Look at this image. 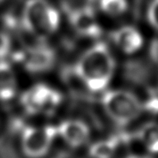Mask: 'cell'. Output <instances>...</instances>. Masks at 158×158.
Here are the masks:
<instances>
[{
    "instance_id": "obj_1",
    "label": "cell",
    "mask_w": 158,
    "mask_h": 158,
    "mask_svg": "<svg viewBox=\"0 0 158 158\" xmlns=\"http://www.w3.org/2000/svg\"><path fill=\"white\" fill-rule=\"evenodd\" d=\"M115 61L105 43L99 42L82 54L74 66V72L91 92L103 91L109 84Z\"/></svg>"
},
{
    "instance_id": "obj_2",
    "label": "cell",
    "mask_w": 158,
    "mask_h": 158,
    "mask_svg": "<svg viewBox=\"0 0 158 158\" xmlns=\"http://www.w3.org/2000/svg\"><path fill=\"white\" fill-rule=\"evenodd\" d=\"M22 26L30 35L45 40L60 25L59 12L47 0H26L21 15Z\"/></svg>"
},
{
    "instance_id": "obj_3",
    "label": "cell",
    "mask_w": 158,
    "mask_h": 158,
    "mask_svg": "<svg viewBox=\"0 0 158 158\" xmlns=\"http://www.w3.org/2000/svg\"><path fill=\"white\" fill-rule=\"evenodd\" d=\"M102 106L112 121L120 126L127 125L140 115L142 102L137 95L127 90H110L102 96Z\"/></svg>"
},
{
    "instance_id": "obj_4",
    "label": "cell",
    "mask_w": 158,
    "mask_h": 158,
    "mask_svg": "<svg viewBox=\"0 0 158 158\" xmlns=\"http://www.w3.org/2000/svg\"><path fill=\"white\" fill-rule=\"evenodd\" d=\"M20 102L28 114L50 115L60 106L62 95L48 84L36 83L22 93Z\"/></svg>"
},
{
    "instance_id": "obj_5",
    "label": "cell",
    "mask_w": 158,
    "mask_h": 158,
    "mask_svg": "<svg viewBox=\"0 0 158 158\" xmlns=\"http://www.w3.org/2000/svg\"><path fill=\"white\" fill-rule=\"evenodd\" d=\"M58 136L57 127L51 125L29 126L21 134V150L27 158H43L48 154Z\"/></svg>"
},
{
    "instance_id": "obj_6",
    "label": "cell",
    "mask_w": 158,
    "mask_h": 158,
    "mask_svg": "<svg viewBox=\"0 0 158 158\" xmlns=\"http://www.w3.org/2000/svg\"><path fill=\"white\" fill-rule=\"evenodd\" d=\"M19 60L28 72L43 73L53 67L56 55L51 47L39 44L26 48L21 53Z\"/></svg>"
},
{
    "instance_id": "obj_7",
    "label": "cell",
    "mask_w": 158,
    "mask_h": 158,
    "mask_svg": "<svg viewBox=\"0 0 158 158\" xmlns=\"http://www.w3.org/2000/svg\"><path fill=\"white\" fill-rule=\"evenodd\" d=\"M56 127L58 136L72 148L81 147L90 139V128L81 120L67 119Z\"/></svg>"
},
{
    "instance_id": "obj_8",
    "label": "cell",
    "mask_w": 158,
    "mask_h": 158,
    "mask_svg": "<svg viewBox=\"0 0 158 158\" xmlns=\"http://www.w3.org/2000/svg\"><path fill=\"white\" fill-rule=\"evenodd\" d=\"M70 22L78 34L86 37H98L101 28L95 17L93 7L86 5L77 8L70 14Z\"/></svg>"
},
{
    "instance_id": "obj_9",
    "label": "cell",
    "mask_w": 158,
    "mask_h": 158,
    "mask_svg": "<svg viewBox=\"0 0 158 158\" xmlns=\"http://www.w3.org/2000/svg\"><path fill=\"white\" fill-rule=\"evenodd\" d=\"M110 37L114 44L126 54H133L143 45L141 33L133 26H123L112 31Z\"/></svg>"
},
{
    "instance_id": "obj_10",
    "label": "cell",
    "mask_w": 158,
    "mask_h": 158,
    "mask_svg": "<svg viewBox=\"0 0 158 158\" xmlns=\"http://www.w3.org/2000/svg\"><path fill=\"white\" fill-rule=\"evenodd\" d=\"M18 82L14 69L7 62L0 61V101H10L17 94Z\"/></svg>"
},
{
    "instance_id": "obj_11",
    "label": "cell",
    "mask_w": 158,
    "mask_h": 158,
    "mask_svg": "<svg viewBox=\"0 0 158 158\" xmlns=\"http://www.w3.org/2000/svg\"><path fill=\"white\" fill-rule=\"evenodd\" d=\"M119 135H114L108 139L99 140L90 145L88 154L91 158H113L117 148L121 145Z\"/></svg>"
},
{
    "instance_id": "obj_12",
    "label": "cell",
    "mask_w": 158,
    "mask_h": 158,
    "mask_svg": "<svg viewBox=\"0 0 158 158\" xmlns=\"http://www.w3.org/2000/svg\"><path fill=\"white\" fill-rule=\"evenodd\" d=\"M135 138L151 153H158V123L147 122L135 132Z\"/></svg>"
},
{
    "instance_id": "obj_13",
    "label": "cell",
    "mask_w": 158,
    "mask_h": 158,
    "mask_svg": "<svg viewBox=\"0 0 158 158\" xmlns=\"http://www.w3.org/2000/svg\"><path fill=\"white\" fill-rule=\"evenodd\" d=\"M125 76L131 82L140 84L149 76L148 67L140 61H129L125 66Z\"/></svg>"
},
{
    "instance_id": "obj_14",
    "label": "cell",
    "mask_w": 158,
    "mask_h": 158,
    "mask_svg": "<svg viewBox=\"0 0 158 158\" xmlns=\"http://www.w3.org/2000/svg\"><path fill=\"white\" fill-rule=\"evenodd\" d=\"M99 7L109 16H119L128 8L127 0H99Z\"/></svg>"
},
{
    "instance_id": "obj_15",
    "label": "cell",
    "mask_w": 158,
    "mask_h": 158,
    "mask_svg": "<svg viewBox=\"0 0 158 158\" xmlns=\"http://www.w3.org/2000/svg\"><path fill=\"white\" fill-rule=\"evenodd\" d=\"M147 19L150 25L158 30V0H152L147 10Z\"/></svg>"
},
{
    "instance_id": "obj_16",
    "label": "cell",
    "mask_w": 158,
    "mask_h": 158,
    "mask_svg": "<svg viewBox=\"0 0 158 158\" xmlns=\"http://www.w3.org/2000/svg\"><path fill=\"white\" fill-rule=\"evenodd\" d=\"M11 41L6 33L0 31V59L4 58L10 51Z\"/></svg>"
},
{
    "instance_id": "obj_17",
    "label": "cell",
    "mask_w": 158,
    "mask_h": 158,
    "mask_svg": "<svg viewBox=\"0 0 158 158\" xmlns=\"http://www.w3.org/2000/svg\"><path fill=\"white\" fill-rule=\"evenodd\" d=\"M124 158H149V157L144 156V155H128Z\"/></svg>"
},
{
    "instance_id": "obj_18",
    "label": "cell",
    "mask_w": 158,
    "mask_h": 158,
    "mask_svg": "<svg viewBox=\"0 0 158 158\" xmlns=\"http://www.w3.org/2000/svg\"><path fill=\"white\" fill-rule=\"evenodd\" d=\"M3 1H4V0H0V3H2Z\"/></svg>"
}]
</instances>
